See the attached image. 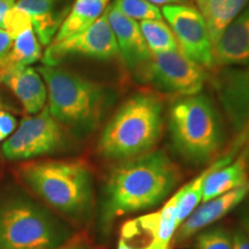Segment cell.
<instances>
[{
    "mask_svg": "<svg viewBox=\"0 0 249 249\" xmlns=\"http://www.w3.org/2000/svg\"><path fill=\"white\" fill-rule=\"evenodd\" d=\"M180 179L179 167L160 149L118 161L103 186V232L110 231L121 217L151 209L161 203L176 189Z\"/></svg>",
    "mask_w": 249,
    "mask_h": 249,
    "instance_id": "6da1fadb",
    "label": "cell"
},
{
    "mask_svg": "<svg viewBox=\"0 0 249 249\" xmlns=\"http://www.w3.org/2000/svg\"><path fill=\"white\" fill-rule=\"evenodd\" d=\"M195 249H232V233L224 227H207L196 234Z\"/></svg>",
    "mask_w": 249,
    "mask_h": 249,
    "instance_id": "cb8c5ba5",
    "label": "cell"
},
{
    "mask_svg": "<svg viewBox=\"0 0 249 249\" xmlns=\"http://www.w3.org/2000/svg\"><path fill=\"white\" fill-rule=\"evenodd\" d=\"M18 8L31 18L33 29L42 45H50L70 13L71 0H18Z\"/></svg>",
    "mask_w": 249,
    "mask_h": 249,
    "instance_id": "9a60e30c",
    "label": "cell"
},
{
    "mask_svg": "<svg viewBox=\"0 0 249 249\" xmlns=\"http://www.w3.org/2000/svg\"><path fill=\"white\" fill-rule=\"evenodd\" d=\"M71 230L20 188L0 193V249H57Z\"/></svg>",
    "mask_w": 249,
    "mask_h": 249,
    "instance_id": "277c9868",
    "label": "cell"
},
{
    "mask_svg": "<svg viewBox=\"0 0 249 249\" xmlns=\"http://www.w3.org/2000/svg\"><path fill=\"white\" fill-rule=\"evenodd\" d=\"M105 14L116 37L124 65L136 75L152 54L142 35L140 24L124 15L113 4L107 7Z\"/></svg>",
    "mask_w": 249,
    "mask_h": 249,
    "instance_id": "4fadbf2b",
    "label": "cell"
},
{
    "mask_svg": "<svg viewBox=\"0 0 249 249\" xmlns=\"http://www.w3.org/2000/svg\"><path fill=\"white\" fill-rule=\"evenodd\" d=\"M239 222L240 229L244 230L246 234L249 236V195L239 205Z\"/></svg>",
    "mask_w": 249,
    "mask_h": 249,
    "instance_id": "4316f807",
    "label": "cell"
},
{
    "mask_svg": "<svg viewBox=\"0 0 249 249\" xmlns=\"http://www.w3.org/2000/svg\"><path fill=\"white\" fill-rule=\"evenodd\" d=\"M164 130V104L160 96L136 92L105 124L97 142L103 160L123 161L155 150Z\"/></svg>",
    "mask_w": 249,
    "mask_h": 249,
    "instance_id": "7a4b0ae2",
    "label": "cell"
},
{
    "mask_svg": "<svg viewBox=\"0 0 249 249\" xmlns=\"http://www.w3.org/2000/svg\"><path fill=\"white\" fill-rule=\"evenodd\" d=\"M57 249H90L88 247H82V246H64V247Z\"/></svg>",
    "mask_w": 249,
    "mask_h": 249,
    "instance_id": "1f68e13d",
    "label": "cell"
},
{
    "mask_svg": "<svg viewBox=\"0 0 249 249\" xmlns=\"http://www.w3.org/2000/svg\"><path fill=\"white\" fill-rule=\"evenodd\" d=\"M249 195V182L246 185L227 192L225 194L202 202L194 211L180 224L174 234V242L181 244L189 238L197 234L202 230L213 225L238 208Z\"/></svg>",
    "mask_w": 249,
    "mask_h": 249,
    "instance_id": "7c38bea8",
    "label": "cell"
},
{
    "mask_svg": "<svg viewBox=\"0 0 249 249\" xmlns=\"http://www.w3.org/2000/svg\"><path fill=\"white\" fill-rule=\"evenodd\" d=\"M49 110L76 138H87L101 126L113 103V92L101 83L57 66H42Z\"/></svg>",
    "mask_w": 249,
    "mask_h": 249,
    "instance_id": "3957f363",
    "label": "cell"
},
{
    "mask_svg": "<svg viewBox=\"0 0 249 249\" xmlns=\"http://www.w3.org/2000/svg\"><path fill=\"white\" fill-rule=\"evenodd\" d=\"M232 249H249V236L240 227L232 234Z\"/></svg>",
    "mask_w": 249,
    "mask_h": 249,
    "instance_id": "83f0119b",
    "label": "cell"
},
{
    "mask_svg": "<svg viewBox=\"0 0 249 249\" xmlns=\"http://www.w3.org/2000/svg\"><path fill=\"white\" fill-rule=\"evenodd\" d=\"M169 130L174 150L196 166L213 160L225 142L220 113L202 93L176 99L169 111Z\"/></svg>",
    "mask_w": 249,
    "mask_h": 249,
    "instance_id": "8992f818",
    "label": "cell"
},
{
    "mask_svg": "<svg viewBox=\"0 0 249 249\" xmlns=\"http://www.w3.org/2000/svg\"><path fill=\"white\" fill-rule=\"evenodd\" d=\"M0 107H1V98H0Z\"/></svg>",
    "mask_w": 249,
    "mask_h": 249,
    "instance_id": "836d02e7",
    "label": "cell"
},
{
    "mask_svg": "<svg viewBox=\"0 0 249 249\" xmlns=\"http://www.w3.org/2000/svg\"><path fill=\"white\" fill-rule=\"evenodd\" d=\"M17 0H0V29L4 28L5 15L11 8L14 7Z\"/></svg>",
    "mask_w": 249,
    "mask_h": 249,
    "instance_id": "f546056e",
    "label": "cell"
},
{
    "mask_svg": "<svg viewBox=\"0 0 249 249\" xmlns=\"http://www.w3.org/2000/svg\"><path fill=\"white\" fill-rule=\"evenodd\" d=\"M214 46L249 0H196Z\"/></svg>",
    "mask_w": 249,
    "mask_h": 249,
    "instance_id": "ac0fdd59",
    "label": "cell"
},
{
    "mask_svg": "<svg viewBox=\"0 0 249 249\" xmlns=\"http://www.w3.org/2000/svg\"><path fill=\"white\" fill-rule=\"evenodd\" d=\"M136 76L142 82L178 97L200 93L207 79L204 68L180 50L152 53Z\"/></svg>",
    "mask_w": 249,
    "mask_h": 249,
    "instance_id": "9c48e42d",
    "label": "cell"
},
{
    "mask_svg": "<svg viewBox=\"0 0 249 249\" xmlns=\"http://www.w3.org/2000/svg\"><path fill=\"white\" fill-rule=\"evenodd\" d=\"M213 62L220 66L249 67V2L213 46Z\"/></svg>",
    "mask_w": 249,
    "mask_h": 249,
    "instance_id": "2e32d148",
    "label": "cell"
},
{
    "mask_svg": "<svg viewBox=\"0 0 249 249\" xmlns=\"http://www.w3.org/2000/svg\"><path fill=\"white\" fill-rule=\"evenodd\" d=\"M12 43H13V40H12L11 37L4 30L0 29V61H2L7 57Z\"/></svg>",
    "mask_w": 249,
    "mask_h": 249,
    "instance_id": "f1b7e54d",
    "label": "cell"
},
{
    "mask_svg": "<svg viewBox=\"0 0 249 249\" xmlns=\"http://www.w3.org/2000/svg\"><path fill=\"white\" fill-rule=\"evenodd\" d=\"M249 156L239 155L232 161L219 157L205 177L202 187V202L231 192L249 182Z\"/></svg>",
    "mask_w": 249,
    "mask_h": 249,
    "instance_id": "e0dca14e",
    "label": "cell"
},
{
    "mask_svg": "<svg viewBox=\"0 0 249 249\" xmlns=\"http://www.w3.org/2000/svg\"><path fill=\"white\" fill-rule=\"evenodd\" d=\"M108 0H75L52 42L79 35L95 22L107 9Z\"/></svg>",
    "mask_w": 249,
    "mask_h": 249,
    "instance_id": "d6986e66",
    "label": "cell"
},
{
    "mask_svg": "<svg viewBox=\"0 0 249 249\" xmlns=\"http://www.w3.org/2000/svg\"><path fill=\"white\" fill-rule=\"evenodd\" d=\"M140 29L151 53L180 50L172 30L163 20L141 21Z\"/></svg>",
    "mask_w": 249,
    "mask_h": 249,
    "instance_id": "44dd1931",
    "label": "cell"
},
{
    "mask_svg": "<svg viewBox=\"0 0 249 249\" xmlns=\"http://www.w3.org/2000/svg\"><path fill=\"white\" fill-rule=\"evenodd\" d=\"M113 5L133 20H163V14L158 6L148 0H116Z\"/></svg>",
    "mask_w": 249,
    "mask_h": 249,
    "instance_id": "603a6c76",
    "label": "cell"
},
{
    "mask_svg": "<svg viewBox=\"0 0 249 249\" xmlns=\"http://www.w3.org/2000/svg\"><path fill=\"white\" fill-rule=\"evenodd\" d=\"M161 14L170 24L180 51L203 68H211L213 45L198 9L186 4L165 5Z\"/></svg>",
    "mask_w": 249,
    "mask_h": 249,
    "instance_id": "30bf717a",
    "label": "cell"
},
{
    "mask_svg": "<svg viewBox=\"0 0 249 249\" xmlns=\"http://www.w3.org/2000/svg\"><path fill=\"white\" fill-rule=\"evenodd\" d=\"M119 54L116 37L104 12L102 17L79 35L61 42H52L43 55V64L44 66H57L65 59L77 55L110 60Z\"/></svg>",
    "mask_w": 249,
    "mask_h": 249,
    "instance_id": "8fae6325",
    "label": "cell"
},
{
    "mask_svg": "<svg viewBox=\"0 0 249 249\" xmlns=\"http://www.w3.org/2000/svg\"><path fill=\"white\" fill-rule=\"evenodd\" d=\"M149 2L155 5H172V4H186L185 0H148Z\"/></svg>",
    "mask_w": 249,
    "mask_h": 249,
    "instance_id": "4dcf8cb0",
    "label": "cell"
},
{
    "mask_svg": "<svg viewBox=\"0 0 249 249\" xmlns=\"http://www.w3.org/2000/svg\"><path fill=\"white\" fill-rule=\"evenodd\" d=\"M216 90L233 130L232 141L220 157L232 161L239 155L249 156V67L222 71Z\"/></svg>",
    "mask_w": 249,
    "mask_h": 249,
    "instance_id": "ba28073f",
    "label": "cell"
},
{
    "mask_svg": "<svg viewBox=\"0 0 249 249\" xmlns=\"http://www.w3.org/2000/svg\"><path fill=\"white\" fill-rule=\"evenodd\" d=\"M145 249H170V248H164V247H161L160 245H158L157 242H154V244H151L150 246H148L147 248Z\"/></svg>",
    "mask_w": 249,
    "mask_h": 249,
    "instance_id": "d6a6232c",
    "label": "cell"
},
{
    "mask_svg": "<svg viewBox=\"0 0 249 249\" xmlns=\"http://www.w3.org/2000/svg\"><path fill=\"white\" fill-rule=\"evenodd\" d=\"M42 57V48L33 28L13 39L5 62L17 66H30Z\"/></svg>",
    "mask_w": 249,
    "mask_h": 249,
    "instance_id": "ffe728a7",
    "label": "cell"
},
{
    "mask_svg": "<svg viewBox=\"0 0 249 249\" xmlns=\"http://www.w3.org/2000/svg\"><path fill=\"white\" fill-rule=\"evenodd\" d=\"M20 177L49 207L73 219L88 216L93 204V179L80 160H42L23 165Z\"/></svg>",
    "mask_w": 249,
    "mask_h": 249,
    "instance_id": "5b68a950",
    "label": "cell"
},
{
    "mask_svg": "<svg viewBox=\"0 0 249 249\" xmlns=\"http://www.w3.org/2000/svg\"><path fill=\"white\" fill-rule=\"evenodd\" d=\"M30 28H33L30 17L22 9L18 8L15 5L5 15L2 30L11 37L12 40L17 38L18 35H21L26 30L30 29Z\"/></svg>",
    "mask_w": 249,
    "mask_h": 249,
    "instance_id": "d4e9b609",
    "label": "cell"
},
{
    "mask_svg": "<svg viewBox=\"0 0 249 249\" xmlns=\"http://www.w3.org/2000/svg\"><path fill=\"white\" fill-rule=\"evenodd\" d=\"M17 126V118L13 114L6 111H0V142H5L15 132Z\"/></svg>",
    "mask_w": 249,
    "mask_h": 249,
    "instance_id": "484cf974",
    "label": "cell"
},
{
    "mask_svg": "<svg viewBox=\"0 0 249 249\" xmlns=\"http://www.w3.org/2000/svg\"><path fill=\"white\" fill-rule=\"evenodd\" d=\"M67 144L64 126L45 107L21 120L15 132L2 143V155L9 160H28L64 150Z\"/></svg>",
    "mask_w": 249,
    "mask_h": 249,
    "instance_id": "52a82bcc",
    "label": "cell"
},
{
    "mask_svg": "<svg viewBox=\"0 0 249 249\" xmlns=\"http://www.w3.org/2000/svg\"><path fill=\"white\" fill-rule=\"evenodd\" d=\"M211 169H213V164L176 193L178 225H180L194 211L197 205L201 204L203 181Z\"/></svg>",
    "mask_w": 249,
    "mask_h": 249,
    "instance_id": "7402d4cb",
    "label": "cell"
},
{
    "mask_svg": "<svg viewBox=\"0 0 249 249\" xmlns=\"http://www.w3.org/2000/svg\"><path fill=\"white\" fill-rule=\"evenodd\" d=\"M0 83L14 93L30 116L45 107L48 90L38 70L0 61Z\"/></svg>",
    "mask_w": 249,
    "mask_h": 249,
    "instance_id": "5bb4252c",
    "label": "cell"
}]
</instances>
